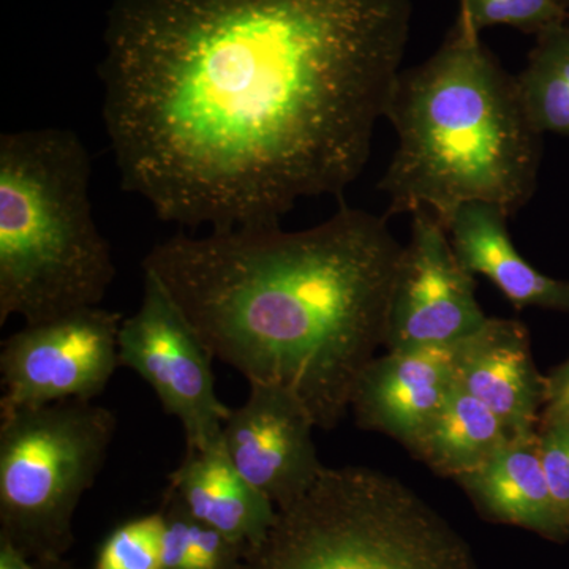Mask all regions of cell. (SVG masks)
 I'll list each match as a JSON object with an SVG mask.
<instances>
[{
  "label": "cell",
  "mask_w": 569,
  "mask_h": 569,
  "mask_svg": "<svg viewBox=\"0 0 569 569\" xmlns=\"http://www.w3.org/2000/svg\"><path fill=\"white\" fill-rule=\"evenodd\" d=\"M411 0H114L100 66L123 190L163 222L280 227L365 170Z\"/></svg>",
  "instance_id": "obj_1"
},
{
  "label": "cell",
  "mask_w": 569,
  "mask_h": 569,
  "mask_svg": "<svg viewBox=\"0 0 569 569\" xmlns=\"http://www.w3.org/2000/svg\"><path fill=\"white\" fill-rule=\"evenodd\" d=\"M486 520L533 531L548 541H569V520L550 490L538 433L509 440L477 470L455 479Z\"/></svg>",
  "instance_id": "obj_13"
},
{
  "label": "cell",
  "mask_w": 569,
  "mask_h": 569,
  "mask_svg": "<svg viewBox=\"0 0 569 569\" xmlns=\"http://www.w3.org/2000/svg\"><path fill=\"white\" fill-rule=\"evenodd\" d=\"M456 26L479 36L485 29L508 26L539 36L569 21V11L557 0H459Z\"/></svg>",
  "instance_id": "obj_19"
},
{
  "label": "cell",
  "mask_w": 569,
  "mask_h": 569,
  "mask_svg": "<svg viewBox=\"0 0 569 569\" xmlns=\"http://www.w3.org/2000/svg\"><path fill=\"white\" fill-rule=\"evenodd\" d=\"M402 254L387 217L342 204L291 233H178L152 247L142 271L160 280L212 358L249 383L293 392L317 427L332 430L385 347Z\"/></svg>",
  "instance_id": "obj_2"
},
{
  "label": "cell",
  "mask_w": 569,
  "mask_h": 569,
  "mask_svg": "<svg viewBox=\"0 0 569 569\" xmlns=\"http://www.w3.org/2000/svg\"><path fill=\"white\" fill-rule=\"evenodd\" d=\"M162 509L119 523L97 550L92 569H162Z\"/></svg>",
  "instance_id": "obj_20"
},
{
  "label": "cell",
  "mask_w": 569,
  "mask_h": 569,
  "mask_svg": "<svg viewBox=\"0 0 569 569\" xmlns=\"http://www.w3.org/2000/svg\"><path fill=\"white\" fill-rule=\"evenodd\" d=\"M569 415V358L546 376V403L541 419L568 417Z\"/></svg>",
  "instance_id": "obj_22"
},
{
  "label": "cell",
  "mask_w": 569,
  "mask_h": 569,
  "mask_svg": "<svg viewBox=\"0 0 569 569\" xmlns=\"http://www.w3.org/2000/svg\"><path fill=\"white\" fill-rule=\"evenodd\" d=\"M162 569H244L249 549L193 518L173 490L162 503Z\"/></svg>",
  "instance_id": "obj_18"
},
{
  "label": "cell",
  "mask_w": 569,
  "mask_h": 569,
  "mask_svg": "<svg viewBox=\"0 0 569 569\" xmlns=\"http://www.w3.org/2000/svg\"><path fill=\"white\" fill-rule=\"evenodd\" d=\"M0 569H40V563L22 552L9 538L0 537Z\"/></svg>",
  "instance_id": "obj_23"
},
{
  "label": "cell",
  "mask_w": 569,
  "mask_h": 569,
  "mask_svg": "<svg viewBox=\"0 0 569 569\" xmlns=\"http://www.w3.org/2000/svg\"><path fill=\"white\" fill-rule=\"evenodd\" d=\"M385 118L397 133L378 186L389 216L427 211L447 228L463 206L511 217L537 192L545 134L527 118L516 77L459 26L427 61L400 70Z\"/></svg>",
  "instance_id": "obj_3"
},
{
  "label": "cell",
  "mask_w": 569,
  "mask_h": 569,
  "mask_svg": "<svg viewBox=\"0 0 569 569\" xmlns=\"http://www.w3.org/2000/svg\"><path fill=\"white\" fill-rule=\"evenodd\" d=\"M456 383V343L387 351L362 370L350 407L361 429L385 433L411 451Z\"/></svg>",
  "instance_id": "obj_11"
},
{
  "label": "cell",
  "mask_w": 569,
  "mask_h": 569,
  "mask_svg": "<svg viewBox=\"0 0 569 569\" xmlns=\"http://www.w3.org/2000/svg\"><path fill=\"white\" fill-rule=\"evenodd\" d=\"M458 381L492 411L512 438L537 432L546 403V376L531 355L529 329L490 318L456 343Z\"/></svg>",
  "instance_id": "obj_12"
},
{
  "label": "cell",
  "mask_w": 569,
  "mask_h": 569,
  "mask_svg": "<svg viewBox=\"0 0 569 569\" xmlns=\"http://www.w3.org/2000/svg\"><path fill=\"white\" fill-rule=\"evenodd\" d=\"M89 183L91 159L71 130L0 137V326L102 305L116 266Z\"/></svg>",
  "instance_id": "obj_4"
},
{
  "label": "cell",
  "mask_w": 569,
  "mask_h": 569,
  "mask_svg": "<svg viewBox=\"0 0 569 569\" xmlns=\"http://www.w3.org/2000/svg\"><path fill=\"white\" fill-rule=\"evenodd\" d=\"M144 272V271H142ZM119 366L156 392L164 413L179 419L186 449L222 443L231 408L217 397L212 355L156 276L144 272L142 299L119 329Z\"/></svg>",
  "instance_id": "obj_7"
},
{
  "label": "cell",
  "mask_w": 569,
  "mask_h": 569,
  "mask_svg": "<svg viewBox=\"0 0 569 569\" xmlns=\"http://www.w3.org/2000/svg\"><path fill=\"white\" fill-rule=\"evenodd\" d=\"M40 563V569H77L73 565L69 563L66 559H51V560H37Z\"/></svg>",
  "instance_id": "obj_24"
},
{
  "label": "cell",
  "mask_w": 569,
  "mask_h": 569,
  "mask_svg": "<svg viewBox=\"0 0 569 569\" xmlns=\"http://www.w3.org/2000/svg\"><path fill=\"white\" fill-rule=\"evenodd\" d=\"M168 488L194 519L249 550L260 546L274 526V503L236 470L223 443L186 449Z\"/></svg>",
  "instance_id": "obj_15"
},
{
  "label": "cell",
  "mask_w": 569,
  "mask_h": 569,
  "mask_svg": "<svg viewBox=\"0 0 569 569\" xmlns=\"http://www.w3.org/2000/svg\"><path fill=\"white\" fill-rule=\"evenodd\" d=\"M516 81L531 126L569 138V22L537 36Z\"/></svg>",
  "instance_id": "obj_17"
},
{
  "label": "cell",
  "mask_w": 569,
  "mask_h": 569,
  "mask_svg": "<svg viewBox=\"0 0 569 569\" xmlns=\"http://www.w3.org/2000/svg\"><path fill=\"white\" fill-rule=\"evenodd\" d=\"M537 433L539 455L550 490L569 520V415L541 419Z\"/></svg>",
  "instance_id": "obj_21"
},
{
  "label": "cell",
  "mask_w": 569,
  "mask_h": 569,
  "mask_svg": "<svg viewBox=\"0 0 569 569\" xmlns=\"http://www.w3.org/2000/svg\"><path fill=\"white\" fill-rule=\"evenodd\" d=\"M488 320L475 276L460 263L445 224L433 213L415 212L392 290L387 350L455 346Z\"/></svg>",
  "instance_id": "obj_9"
},
{
  "label": "cell",
  "mask_w": 569,
  "mask_h": 569,
  "mask_svg": "<svg viewBox=\"0 0 569 569\" xmlns=\"http://www.w3.org/2000/svg\"><path fill=\"white\" fill-rule=\"evenodd\" d=\"M509 440L503 422L458 381L410 455L455 481L488 462Z\"/></svg>",
  "instance_id": "obj_16"
},
{
  "label": "cell",
  "mask_w": 569,
  "mask_h": 569,
  "mask_svg": "<svg viewBox=\"0 0 569 569\" xmlns=\"http://www.w3.org/2000/svg\"><path fill=\"white\" fill-rule=\"evenodd\" d=\"M447 230L463 268L489 279L515 309L569 312L568 280L542 274L519 253L509 236L508 216L497 206H463Z\"/></svg>",
  "instance_id": "obj_14"
},
{
  "label": "cell",
  "mask_w": 569,
  "mask_h": 569,
  "mask_svg": "<svg viewBox=\"0 0 569 569\" xmlns=\"http://www.w3.org/2000/svg\"><path fill=\"white\" fill-rule=\"evenodd\" d=\"M123 317L86 307L26 325L0 351V413L59 402H93L119 366Z\"/></svg>",
  "instance_id": "obj_8"
},
{
  "label": "cell",
  "mask_w": 569,
  "mask_h": 569,
  "mask_svg": "<svg viewBox=\"0 0 569 569\" xmlns=\"http://www.w3.org/2000/svg\"><path fill=\"white\" fill-rule=\"evenodd\" d=\"M565 10L569 11V0H557Z\"/></svg>",
  "instance_id": "obj_25"
},
{
  "label": "cell",
  "mask_w": 569,
  "mask_h": 569,
  "mask_svg": "<svg viewBox=\"0 0 569 569\" xmlns=\"http://www.w3.org/2000/svg\"><path fill=\"white\" fill-rule=\"evenodd\" d=\"M244 569H478L466 539L413 490L367 467L328 468Z\"/></svg>",
  "instance_id": "obj_5"
},
{
  "label": "cell",
  "mask_w": 569,
  "mask_h": 569,
  "mask_svg": "<svg viewBox=\"0 0 569 569\" xmlns=\"http://www.w3.org/2000/svg\"><path fill=\"white\" fill-rule=\"evenodd\" d=\"M118 419L93 402L0 413V537L33 560L62 559L73 518L107 462Z\"/></svg>",
  "instance_id": "obj_6"
},
{
  "label": "cell",
  "mask_w": 569,
  "mask_h": 569,
  "mask_svg": "<svg viewBox=\"0 0 569 569\" xmlns=\"http://www.w3.org/2000/svg\"><path fill=\"white\" fill-rule=\"evenodd\" d=\"M242 407L224 421L222 443L236 470L277 509L290 507L316 485L325 466L317 425L302 400L282 387L249 383Z\"/></svg>",
  "instance_id": "obj_10"
}]
</instances>
